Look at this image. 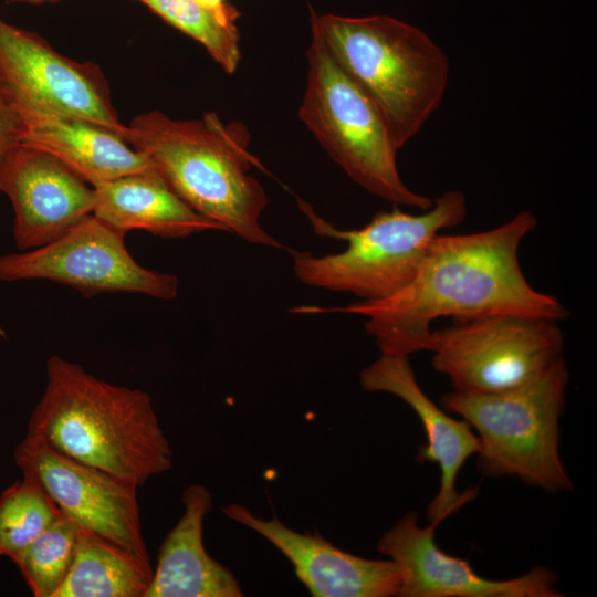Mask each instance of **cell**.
I'll return each instance as SVG.
<instances>
[{
  "label": "cell",
  "instance_id": "cell-1",
  "mask_svg": "<svg viewBox=\"0 0 597 597\" xmlns=\"http://www.w3.org/2000/svg\"><path fill=\"white\" fill-rule=\"evenodd\" d=\"M536 224L532 211L521 210L489 230L440 233L429 243L412 279L392 295L296 311L364 316V327L380 354L407 357L429 352L431 324L440 317L467 321L514 314L559 322L568 316L566 307L533 287L520 265L522 241Z\"/></svg>",
  "mask_w": 597,
  "mask_h": 597
},
{
  "label": "cell",
  "instance_id": "cell-11",
  "mask_svg": "<svg viewBox=\"0 0 597 597\" xmlns=\"http://www.w3.org/2000/svg\"><path fill=\"white\" fill-rule=\"evenodd\" d=\"M13 457L23 476L35 481L78 527L149 561L137 486L28 437L17 446Z\"/></svg>",
  "mask_w": 597,
  "mask_h": 597
},
{
  "label": "cell",
  "instance_id": "cell-25",
  "mask_svg": "<svg viewBox=\"0 0 597 597\" xmlns=\"http://www.w3.org/2000/svg\"><path fill=\"white\" fill-rule=\"evenodd\" d=\"M7 1L14 2V3H27V4L40 6L44 3H59L64 0H7Z\"/></svg>",
  "mask_w": 597,
  "mask_h": 597
},
{
  "label": "cell",
  "instance_id": "cell-8",
  "mask_svg": "<svg viewBox=\"0 0 597 597\" xmlns=\"http://www.w3.org/2000/svg\"><path fill=\"white\" fill-rule=\"evenodd\" d=\"M558 322L501 314L432 329L429 352L452 391L492 394L523 385L564 358Z\"/></svg>",
  "mask_w": 597,
  "mask_h": 597
},
{
  "label": "cell",
  "instance_id": "cell-2",
  "mask_svg": "<svg viewBox=\"0 0 597 597\" xmlns=\"http://www.w3.org/2000/svg\"><path fill=\"white\" fill-rule=\"evenodd\" d=\"M137 488L168 471L172 451L150 396L53 355L27 436Z\"/></svg>",
  "mask_w": 597,
  "mask_h": 597
},
{
  "label": "cell",
  "instance_id": "cell-20",
  "mask_svg": "<svg viewBox=\"0 0 597 597\" xmlns=\"http://www.w3.org/2000/svg\"><path fill=\"white\" fill-rule=\"evenodd\" d=\"M166 23L191 36L203 45L210 56L232 74L241 60L240 34L237 21L239 10L228 3L223 9L213 10L197 0H135Z\"/></svg>",
  "mask_w": 597,
  "mask_h": 597
},
{
  "label": "cell",
  "instance_id": "cell-21",
  "mask_svg": "<svg viewBox=\"0 0 597 597\" xmlns=\"http://www.w3.org/2000/svg\"><path fill=\"white\" fill-rule=\"evenodd\" d=\"M77 525L62 512L12 562L34 597H54L71 567Z\"/></svg>",
  "mask_w": 597,
  "mask_h": 597
},
{
  "label": "cell",
  "instance_id": "cell-14",
  "mask_svg": "<svg viewBox=\"0 0 597 597\" xmlns=\"http://www.w3.org/2000/svg\"><path fill=\"white\" fill-rule=\"evenodd\" d=\"M359 384L365 391L388 392L406 402L419 418L426 433L417 461L436 463L440 484L427 507L429 522L440 524L476 495V489L457 491V478L465 461L476 454L479 438L463 419L459 420L434 404L420 387L409 357L380 354L362 369Z\"/></svg>",
  "mask_w": 597,
  "mask_h": 597
},
{
  "label": "cell",
  "instance_id": "cell-17",
  "mask_svg": "<svg viewBox=\"0 0 597 597\" xmlns=\"http://www.w3.org/2000/svg\"><path fill=\"white\" fill-rule=\"evenodd\" d=\"M184 513L165 536L157 567L145 597H241L235 575L212 558L203 545V521L212 509V494L191 484L181 496Z\"/></svg>",
  "mask_w": 597,
  "mask_h": 597
},
{
  "label": "cell",
  "instance_id": "cell-24",
  "mask_svg": "<svg viewBox=\"0 0 597 597\" xmlns=\"http://www.w3.org/2000/svg\"><path fill=\"white\" fill-rule=\"evenodd\" d=\"M202 6L213 9V10H220L223 9L229 2L226 0H197Z\"/></svg>",
  "mask_w": 597,
  "mask_h": 597
},
{
  "label": "cell",
  "instance_id": "cell-7",
  "mask_svg": "<svg viewBox=\"0 0 597 597\" xmlns=\"http://www.w3.org/2000/svg\"><path fill=\"white\" fill-rule=\"evenodd\" d=\"M311 31L300 119L359 187L395 206L430 208L433 199L401 179L399 149L374 102L336 62L320 33Z\"/></svg>",
  "mask_w": 597,
  "mask_h": 597
},
{
  "label": "cell",
  "instance_id": "cell-9",
  "mask_svg": "<svg viewBox=\"0 0 597 597\" xmlns=\"http://www.w3.org/2000/svg\"><path fill=\"white\" fill-rule=\"evenodd\" d=\"M125 234L92 213L42 247L0 254V281L48 280L85 297L124 292L175 300L177 276L140 265L127 250Z\"/></svg>",
  "mask_w": 597,
  "mask_h": 597
},
{
  "label": "cell",
  "instance_id": "cell-6",
  "mask_svg": "<svg viewBox=\"0 0 597 597\" xmlns=\"http://www.w3.org/2000/svg\"><path fill=\"white\" fill-rule=\"evenodd\" d=\"M569 375L564 358L534 379L492 394L443 395L439 404L479 438L476 467L486 478L516 476L557 493L573 490L559 453V420Z\"/></svg>",
  "mask_w": 597,
  "mask_h": 597
},
{
  "label": "cell",
  "instance_id": "cell-3",
  "mask_svg": "<svg viewBox=\"0 0 597 597\" xmlns=\"http://www.w3.org/2000/svg\"><path fill=\"white\" fill-rule=\"evenodd\" d=\"M126 142L150 160L176 195L220 230L253 244L282 248L260 223L268 198L249 174L255 158L241 124L226 125L216 113L179 121L153 111L130 122Z\"/></svg>",
  "mask_w": 597,
  "mask_h": 597
},
{
  "label": "cell",
  "instance_id": "cell-5",
  "mask_svg": "<svg viewBox=\"0 0 597 597\" xmlns=\"http://www.w3.org/2000/svg\"><path fill=\"white\" fill-rule=\"evenodd\" d=\"M298 206L317 234L343 240L347 245L342 252L322 256L292 251L296 277L308 286L352 294L357 301L383 300L402 289L415 275L431 240L460 224L468 213L465 197L455 189L434 198L421 213L395 206L349 230L328 223L303 200Z\"/></svg>",
  "mask_w": 597,
  "mask_h": 597
},
{
  "label": "cell",
  "instance_id": "cell-13",
  "mask_svg": "<svg viewBox=\"0 0 597 597\" xmlns=\"http://www.w3.org/2000/svg\"><path fill=\"white\" fill-rule=\"evenodd\" d=\"M0 191L14 211L20 251L42 247L93 213L95 190L55 156L20 143L0 163Z\"/></svg>",
  "mask_w": 597,
  "mask_h": 597
},
{
  "label": "cell",
  "instance_id": "cell-12",
  "mask_svg": "<svg viewBox=\"0 0 597 597\" xmlns=\"http://www.w3.org/2000/svg\"><path fill=\"white\" fill-rule=\"evenodd\" d=\"M438 523L419 525L417 512L404 514L377 543V551L401 572L397 597H561L557 574L545 566L509 579H490L470 563L442 551Z\"/></svg>",
  "mask_w": 597,
  "mask_h": 597
},
{
  "label": "cell",
  "instance_id": "cell-10",
  "mask_svg": "<svg viewBox=\"0 0 597 597\" xmlns=\"http://www.w3.org/2000/svg\"><path fill=\"white\" fill-rule=\"evenodd\" d=\"M0 88L17 115L49 109L102 126L126 140L102 69L59 53L40 34L0 18Z\"/></svg>",
  "mask_w": 597,
  "mask_h": 597
},
{
  "label": "cell",
  "instance_id": "cell-23",
  "mask_svg": "<svg viewBox=\"0 0 597 597\" xmlns=\"http://www.w3.org/2000/svg\"><path fill=\"white\" fill-rule=\"evenodd\" d=\"M22 126L0 88V163L21 143Z\"/></svg>",
  "mask_w": 597,
  "mask_h": 597
},
{
  "label": "cell",
  "instance_id": "cell-19",
  "mask_svg": "<svg viewBox=\"0 0 597 597\" xmlns=\"http://www.w3.org/2000/svg\"><path fill=\"white\" fill-rule=\"evenodd\" d=\"M153 575L149 561L78 527L71 567L54 597H145Z\"/></svg>",
  "mask_w": 597,
  "mask_h": 597
},
{
  "label": "cell",
  "instance_id": "cell-18",
  "mask_svg": "<svg viewBox=\"0 0 597 597\" xmlns=\"http://www.w3.org/2000/svg\"><path fill=\"white\" fill-rule=\"evenodd\" d=\"M93 214L127 233L143 230L160 238H186L219 227L196 212L155 171L94 186Z\"/></svg>",
  "mask_w": 597,
  "mask_h": 597
},
{
  "label": "cell",
  "instance_id": "cell-15",
  "mask_svg": "<svg viewBox=\"0 0 597 597\" xmlns=\"http://www.w3.org/2000/svg\"><path fill=\"white\" fill-rule=\"evenodd\" d=\"M222 513L261 535L292 564L296 577L314 597L397 596L401 572L389 558L373 559L345 552L317 531L300 533L276 516L263 520L241 504Z\"/></svg>",
  "mask_w": 597,
  "mask_h": 597
},
{
  "label": "cell",
  "instance_id": "cell-4",
  "mask_svg": "<svg viewBox=\"0 0 597 597\" xmlns=\"http://www.w3.org/2000/svg\"><path fill=\"white\" fill-rule=\"evenodd\" d=\"M311 27L383 115L402 148L439 108L450 61L423 30L386 14L311 13Z\"/></svg>",
  "mask_w": 597,
  "mask_h": 597
},
{
  "label": "cell",
  "instance_id": "cell-16",
  "mask_svg": "<svg viewBox=\"0 0 597 597\" xmlns=\"http://www.w3.org/2000/svg\"><path fill=\"white\" fill-rule=\"evenodd\" d=\"M18 117L22 126L21 143L55 156L93 187L156 170L143 153L94 123L38 108L22 112Z\"/></svg>",
  "mask_w": 597,
  "mask_h": 597
},
{
  "label": "cell",
  "instance_id": "cell-22",
  "mask_svg": "<svg viewBox=\"0 0 597 597\" xmlns=\"http://www.w3.org/2000/svg\"><path fill=\"white\" fill-rule=\"evenodd\" d=\"M61 514L33 480L23 476L0 495V555L11 561Z\"/></svg>",
  "mask_w": 597,
  "mask_h": 597
}]
</instances>
